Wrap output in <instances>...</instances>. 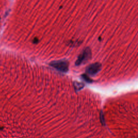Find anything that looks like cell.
<instances>
[{"instance_id":"4","label":"cell","mask_w":138,"mask_h":138,"mask_svg":"<svg viewBox=\"0 0 138 138\" xmlns=\"http://www.w3.org/2000/svg\"><path fill=\"white\" fill-rule=\"evenodd\" d=\"M82 77H83V78H84L85 80L86 81H87V82H91V81H92L91 79L88 76H87V75H86V74L82 75Z\"/></svg>"},{"instance_id":"3","label":"cell","mask_w":138,"mask_h":138,"mask_svg":"<svg viewBox=\"0 0 138 138\" xmlns=\"http://www.w3.org/2000/svg\"><path fill=\"white\" fill-rule=\"evenodd\" d=\"M101 69L102 64L99 63H95L89 65L86 69V72L89 74L93 76L98 73Z\"/></svg>"},{"instance_id":"5","label":"cell","mask_w":138,"mask_h":138,"mask_svg":"<svg viewBox=\"0 0 138 138\" xmlns=\"http://www.w3.org/2000/svg\"><path fill=\"white\" fill-rule=\"evenodd\" d=\"M38 42H39V40L37 39V38H35L34 39V42H33L34 43H38Z\"/></svg>"},{"instance_id":"1","label":"cell","mask_w":138,"mask_h":138,"mask_svg":"<svg viewBox=\"0 0 138 138\" xmlns=\"http://www.w3.org/2000/svg\"><path fill=\"white\" fill-rule=\"evenodd\" d=\"M91 50L89 48H85L82 52L78 56L77 60L76 62V65L78 66L85 64V63L90 60L91 59Z\"/></svg>"},{"instance_id":"2","label":"cell","mask_w":138,"mask_h":138,"mask_svg":"<svg viewBox=\"0 0 138 138\" xmlns=\"http://www.w3.org/2000/svg\"><path fill=\"white\" fill-rule=\"evenodd\" d=\"M50 66L59 71L67 72L69 70V63L67 61H55L49 64Z\"/></svg>"}]
</instances>
